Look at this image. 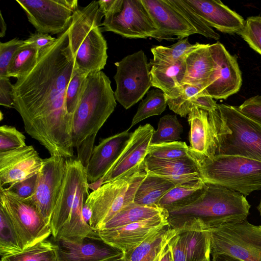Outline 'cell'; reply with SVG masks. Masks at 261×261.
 Returning <instances> with one entry per match:
<instances>
[{
    "mask_svg": "<svg viewBox=\"0 0 261 261\" xmlns=\"http://www.w3.org/2000/svg\"><path fill=\"white\" fill-rule=\"evenodd\" d=\"M74 62L68 28L40 51L35 66L13 85V108L27 133L50 156H74L72 116L67 110L66 92Z\"/></svg>",
    "mask_w": 261,
    "mask_h": 261,
    "instance_id": "cell-1",
    "label": "cell"
},
{
    "mask_svg": "<svg viewBox=\"0 0 261 261\" xmlns=\"http://www.w3.org/2000/svg\"><path fill=\"white\" fill-rule=\"evenodd\" d=\"M87 168L78 159H66L62 187L50 225L55 241L80 242L97 235L84 220L83 207L89 195Z\"/></svg>",
    "mask_w": 261,
    "mask_h": 261,
    "instance_id": "cell-2",
    "label": "cell"
},
{
    "mask_svg": "<svg viewBox=\"0 0 261 261\" xmlns=\"http://www.w3.org/2000/svg\"><path fill=\"white\" fill-rule=\"evenodd\" d=\"M207 112L213 138L211 156L237 155L261 162L260 124L228 105L217 104Z\"/></svg>",
    "mask_w": 261,
    "mask_h": 261,
    "instance_id": "cell-3",
    "label": "cell"
},
{
    "mask_svg": "<svg viewBox=\"0 0 261 261\" xmlns=\"http://www.w3.org/2000/svg\"><path fill=\"white\" fill-rule=\"evenodd\" d=\"M103 16L97 1H93L75 11L68 28L74 69L87 74L102 71L107 64L108 45L101 28Z\"/></svg>",
    "mask_w": 261,
    "mask_h": 261,
    "instance_id": "cell-4",
    "label": "cell"
},
{
    "mask_svg": "<svg viewBox=\"0 0 261 261\" xmlns=\"http://www.w3.org/2000/svg\"><path fill=\"white\" fill-rule=\"evenodd\" d=\"M250 208L246 197L240 193L204 182L203 192L195 202L167 212L169 223L195 218L210 229L246 219Z\"/></svg>",
    "mask_w": 261,
    "mask_h": 261,
    "instance_id": "cell-5",
    "label": "cell"
},
{
    "mask_svg": "<svg viewBox=\"0 0 261 261\" xmlns=\"http://www.w3.org/2000/svg\"><path fill=\"white\" fill-rule=\"evenodd\" d=\"M109 77L102 71L89 73L78 106L72 115V143L78 147L96 135L116 107Z\"/></svg>",
    "mask_w": 261,
    "mask_h": 261,
    "instance_id": "cell-6",
    "label": "cell"
},
{
    "mask_svg": "<svg viewBox=\"0 0 261 261\" xmlns=\"http://www.w3.org/2000/svg\"><path fill=\"white\" fill-rule=\"evenodd\" d=\"M205 183L223 186L247 196L261 190V162L237 155H215L198 161Z\"/></svg>",
    "mask_w": 261,
    "mask_h": 261,
    "instance_id": "cell-7",
    "label": "cell"
},
{
    "mask_svg": "<svg viewBox=\"0 0 261 261\" xmlns=\"http://www.w3.org/2000/svg\"><path fill=\"white\" fill-rule=\"evenodd\" d=\"M146 174L144 166L131 176L105 183L89 193L85 203L92 210L89 225L93 230H101L106 223L133 202L136 192Z\"/></svg>",
    "mask_w": 261,
    "mask_h": 261,
    "instance_id": "cell-8",
    "label": "cell"
},
{
    "mask_svg": "<svg viewBox=\"0 0 261 261\" xmlns=\"http://www.w3.org/2000/svg\"><path fill=\"white\" fill-rule=\"evenodd\" d=\"M209 230L212 255L225 253L244 261H261V225L245 219Z\"/></svg>",
    "mask_w": 261,
    "mask_h": 261,
    "instance_id": "cell-9",
    "label": "cell"
},
{
    "mask_svg": "<svg viewBox=\"0 0 261 261\" xmlns=\"http://www.w3.org/2000/svg\"><path fill=\"white\" fill-rule=\"evenodd\" d=\"M0 205L10 217L23 250L51 234L50 224L29 198L0 187Z\"/></svg>",
    "mask_w": 261,
    "mask_h": 261,
    "instance_id": "cell-10",
    "label": "cell"
},
{
    "mask_svg": "<svg viewBox=\"0 0 261 261\" xmlns=\"http://www.w3.org/2000/svg\"><path fill=\"white\" fill-rule=\"evenodd\" d=\"M116 101L128 109L140 101L152 86L147 58L140 50L115 63Z\"/></svg>",
    "mask_w": 261,
    "mask_h": 261,
    "instance_id": "cell-11",
    "label": "cell"
},
{
    "mask_svg": "<svg viewBox=\"0 0 261 261\" xmlns=\"http://www.w3.org/2000/svg\"><path fill=\"white\" fill-rule=\"evenodd\" d=\"M38 33L58 35L69 28L77 0H16Z\"/></svg>",
    "mask_w": 261,
    "mask_h": 261,
    "instance_id": "cell-12",
    "label": "cell"
},
{
    "mask_svg": "<svg viewBox=\"0 0 261 261\" xmlns=\"http://www.w3.org/2000/svg\"><path fill=\"white\" fill-rule=\"evenodd\" d=\"M103 31L130 39L151 37L162 41L158 29L141 0H124L121 11L104 19Z\"/></svg>",
    "mask_w": 261,
    "mask_h": 261,
    "instance_id": "cell-13",
    "label": "cell"
},
{
    "mask_svg": "<svg viewBox=\"0 0 261 261\" xmlns=\"http://www.w3.org/2000/svg\"><path fill=\"white\" fill-rule=\"evenodd\" d=\"M214 70L204 93L215 99H226L237 93L242 84V73L237 58L220 42L210 44Z\"/></svg>",
    "mask_w": 261,
    "mask_h": 261,
    "instance_id": "cell-14",
    "label": "cell"
},
{
    "mask_svg": "<svg viewBox=\"0 0 261 261\" xmlns=\"http://www.w3.org/2000/svg\"><path fill=\"white\" fill-rule=\"evenodd\" d=\"M65 165L66 159L63 157L50 156L43 159L34 193L28 198L49 224L63 184Z\"/></svg>",
    "mask_w": 261,
    "mask_h": 261,
    "instance_id": "cell-15",
    "label": "cell"
},
{
    "mask_svg": "<svg viewBox=\"0 0 261 261\" xmlns=\"http://www.w3.org/2000/svg\"><path fill=\"white\" fill-rule=\"evenodd\" d=\"M154 130L151 124L147 123L140 125L132 133L122 152L102 177L103 184L131 176L144 167Z\"/></svg>",
    "mask_w": 261,
    "mask_h": 261,
    "instance_id": "cell-16",
    "label": "cell"
},
{
    "mask_svg": "<svg viewBox=\"0 0 261 261\" xmlns=\"http://www.w3.org/2000/svg\"><path fill=\"white\" fill-rule=\"evenodd\" d=\"M169 225L168 214L166 212L143 221L97 231L105 243L125 253Z\"/></svg>",
    "mask_w": 261,
    "mask_h": 261,
    "instance_id": "cell-17",
    "label": "cell"
},
{
    "mask_svg": "<svg viewBox=\"0 0 261 261\" xmlns=\"http://www.w3.org/2000/svg\"><path fill=\"white\" fill-rule=\"evenodd\" d=\"M43 163L33 146L0 152V187L13 185L38 173Z\"/></svg>",
    "mask_w": 261,
    "mask_h": 261,
    "instance_id": "cell-18",
    "label": "cell"
},
{
    "mask_svg": "<svg viewBox=\"0 0 261 261\" xmlns=\"http://www.w3.org/2000/svg\"><path fill=\"white\" fill-rule=\"evenodd\" d=\"M158 29L161 40L179 39L197 34L194 28L168 0H141Z\"/></svg>",
    "mask_w": 261,
    "mask_h": 261,
    "instance_id": "cell-19",
    "label": "cell"
},
{
    "mask_svg": "<svg viewBox=\"0 0 261 261\" xmlns=\"http://www.w3.org/2000/svg\"><path fill=\"white\" fill-rule=\"evenodd\" d=\"M54 243L57 248L58 261H105L123 254L105 243L98 234L77 242L59 240Z\"/></svg>",
    "mask_w": 261,
    "mask_h": 261,
    "instance_id": "cell-20",
    "label": "cell"
},
{
    "mask_svg": "<svg viewBox=\"0 0 261 261\" xmlns=\"http://www.w3.org/2000/svg\"><path fill=\"white\" fill-rule=\"evenodd\" d=\"M211 28L229 34L240 35L245 20L220 1L184 0Z\"/></svg>",
    "mask_w": 261,
    "mask_h": 261,
    "instance_id": "cell-21",
    "label": "cell"
},
{
    "mask_svg": "<svg viewBox=\"0 0 261 261\" xmlns=\"http://www.w3.org/2000/svg\"><path fill=\"white\" fill-rule=\"evenodd\" d=\"M128 130L102 139L94 146L87 167L89 183L103 177L122 152L129 139Z\"/></svg>",
    "mask_w": 261,
    "mask_h": 261,
    "instance_id": "cell-22",
    "label": "cell"
},
{
    "mask_svg": "<svg viewBox=\"0 0 261 261\" xmlns=\"http://www.w3.org/2000/svg\"><path fill=\"white\" fill-rule=\"evenodd\" d=\"M144 166L147 172L164 178L175 186L202 179L197 158L166 160L147 155Z\"/></svg>",
    "mask_w": 261,
    "mask_h": 261,
    "instance_id": "cell-23",
    "label": "cell"
},
{
    "mask_svg": "<svg viewBox=\"0 0 261 261\" xmlns=\"http://www.w3.org/2000/svg\"><path fill=\"white\" fill-rule=\"evenodd\" d=\"M184 238L187 261H201L210 257L211 240L208 227L198 218H192L169 223Z\"/></svg>",
    "mask_w": 261,
    "mask_h": 261,
    "instance_id": "cell-24",
    "label": "cell"
},
{
    "mask_svg": "<svg viewBox=\"0 0 261 261\" xmlns=\"http://www.w3.org/2000/svg\"><path fill=\"white\" fill-rule=\"evenodd\" d=\"M152 86L161 90L166 99L175 98L183 91L182 82L186 73L185 60L174 63L154 60L148 63Z\"/></svg>",
    "mask_w": 261,
    "mask_h": 261,
    "instance_id": "cell-25",
    "label": "cell"
},
{
    "mask_svg": "<svg viewBox=\"0 0 261 261\" xmlns=\"http://www.w3.org/2000/svg\"><path fill=\"white\" fill-rule=\"evenodd\" d=\"M188 116V121L190 125V149L198 161L210 157L213 138L208 112L195 107Z\"/></svg>",
    "mask_w": 261,
    "mask_h": 261,
    "instance_id": "cell-26",
    "label": "cell"
},
{
    "mask_svg": "<svg viewBox=\"0 0 261 261\" xmlns=\"http://www.w3.org/2000/svg\"><path fill=\"white\" fill-rule=\"evenodd\" d=\"M186 73L182 85L201 87L203 90L214 70L210 44L203 45L188 54L185 59Z\"/></svg>",
    "mask_w": 261,
    "mask_h": 261,
    "instance_id": "cell-27",
    "label": "cell"
},
{
    "mask_svg": "<svg viewBox=\"0 0 261 261\" xmlns=\"http://www.w3.org/2000/svg\"><path fill=\"white\" fill-rule=\"evenodd\" d=\"M177 232V229L169 224L134 249L123 253L124 261H155Z\"/></svg>",
    "mask_w": 261,
    "mask_h": 261,
    "instance_id": "cell-28",
    "label": "cell"
},
{
    "mask_svg": "<svg viewBox=\"0 0 261 261\" xmlns=\"http://www.w3.org/2000/svg\"><path fill=\"white\" fill-rule=\"evenodd\" d=\"M204 184L201 179L176 185L163 197L159 206L169 212L187 206L201 195Z\"/></svg>",
    "mask_w": 261,
    "mask_h": 261,
    "instance_id": "cell-29",
    "label": "cell"
},
{
    "mask_svg": "<svg viewBox=\"0 0 261 261\" xmlns=\"http://www.w3.org/2000/svg\"><path fill=\"white\" fill-rule=\"evenodd\" d=\"M175 186L164 178L147 172L136 192L133 202L141 205L159 206L161 199Z\"/></svg>",
    "mask_w": 261,
    "mask_h": 261,
    "instance_id": "cell-30",
    "label": "cell"
},
{
    "mask_svg": "<svg viewBox=\"0 0 261 261\" xmlns=\"http://www.w3.org/2000/svg\"><path fill=\"white\" fill-rule=\"evenodd\" d=\"M166 212L159 206L141 205L132 202L106 223L101 230L116 228L143 221Z\"/></svg>",
    "mask_w": 261,
    "mask_h": 261,
    "instance_id": "cell-31",
    "label": "cell"
},
{
    "mask_svg": "<svg viewBox=\"0 0 261 261\" xmlns=\"http://www.w3.org/2000/svg\"><path fill=\"white\" fill-rule=\"evenodd\" d=\"M40 53L34 47L24 43L15 53L8 68L7 77L17 79L26 74L35 66Z\"/></svg>",
    "mask_w": 261,
    "mask_h": 261,
    "instance_id": "cell-32",
    "label": "cell"
},
{
    "mask_svg": "<svg viewBox=\"0 0 261 261\" xmlns=\"http://www.w3.org/2000/svg\"><path fill=\"white\" fill-rule=\"evenodd\" d=\"M1 261H58L57 248L55 243L44 240L20 253L2 257Z\"/></svg>",
    "mask_w": 261,
    "mask_h": 261,
    "instance_id": "cell-33",
    "label": "cell"
},
{
    "mask_svg": "<svg viewBox=\"0 0 261 261\" xmlns=\"http://www.w3.org/2000/svg\"><path fill=\"white\" fill-rule=\"evenodd\" d=\"M202 45L203 44L198 42L191 44L189 42L188 37H187L179 39L177 42L170 46H153L151 48V52L154 60L174 63L178 61L185 60L188 54Z\"/></svg>",
    "mask_w": 261,
    "mask_h": 261,
    "instance_id": "cell-34",
    "label": "cell"
},
{
    "mask_svg": "<svg viewBox=\"0 0 261 261\" xmlns=\"http://www.w3.org/2000/svg\"><path fill=\"white\" fill-rule=\"evenodd\" d=\"M23 250L10 217L0 205V254L2 257L17 254Z\"/></svg>",
    "mask_w": 261,
    "mask_h": 261,
    "instance_id": "cell-35",
    "label": "cell"
},
{
    "mask_svg": "<svg viewBox=\"0 0 261 261\" xmlns=\"http://www.w3.org/2000/svg\"><path fill=\"white\" fill-rule=\"evenodd\" d=\"M167 106L164 92L156 88L148 91L139 104L128 130L137 123L151 116L161 115Z\"/></svg>",
    "mask_w": 261,
    "mask_h": 261,
    "instance_id": "cell-36",
    "label": "cell"
},
{
    "mask_svg": "<svg viewBox=\"0 0 261 261\" xmlns=\"http://www.w3.org/2000/svg\"><path fill=\"white\" fill-rule=\"evenodd\" d=\"M203 94V89L200 86L184 85L180 96L166 99L167 106L176 114L186 117L193 108H197L198 98Z\"/></svg>",
    "mask_w": 261,
    "mask_h": 261,
    "instance_id": "cell-37",
    "label": "cell"
},
{
    "mask_svg": "<svg viewBox=\"0 0 261 261\" xmlns=\"http://www.w3.org/2000/svg\"><path fill=\"white\" fill-rule=\"evenodd\" d=\"M147 155L166 160L197 158L185 142L177 141L150 145Z\"/></svg>",
    "mask_w": 261,
    "mask_h": 261,
    "instance_id": "cell-38",
    "label": "cell"
},
{
    "mask_svg": "<svg viewBox=\"0 0 261 261\" xmlns=\"http://www.w3.org/2000/svg\"><path fill=\"white\" fill-rule=\"evenodd\" d=\"M182 125L176 115L167 114L161 117L158 127L151 138L150 145L176 141L180 139Z\"/></svg>",
    "mask_w": 261,
    "mask_h": 261,
    "instance_id": "cell-39",
    "label": "cell"
},
{
    "mask_svg": "<svg viewBox=\"0 0 261 261\" xmlns=\"http://www.w3.org/2000/svg\"><path fill=\"white\" fill-rule=\"evenodd\" d=\"M169 3L194 28L197 34L218 40L220 37L194 12L184 0H168Z\"/></svg>",
    "mask_w": 261,
    "mask_h": 261,
    "instance_id": "cell-40",
    "label": "cell"
},
{
    "mask_svg": "<svg viewBox=\"0 0 261 261\" xmlns=\"http://www.w3.org/2000/svg\"><path fill=\"white\" fill-rule=\"evenodd\" d=\"M88 75L74 69L66 92V108L71 116L78 106Z\"/></svg>",
    "mask_w": 261,
    "mask_h": 261,
    "instance_id": "cell-41",
    "label": "cell"
},
{
    "mask_svg": "<svg viewBox=\"0 0 261 261\" xmlns=\"http://www.w3.org/2000/svg\"><path fill=\"white\" fill-rule=\"evenodd\" d=\"M239 35L251 48L261 55V16L248 17Z\"/></svg>",
    "mask_w": 261,
    "mask_h": 261,
    "instance_id": "cell-42",
    "label": "cell"
},
{
    "mask_svg": "<svg viewBox=\"0 0 261 261\" xmlns=\"http://www.w3.org/2000/svg\"><path fill=\"white\" fill-rule=\"evenodd\" d=\"M26 146L24 135L15 127L3 125L0 127V152Z\"/></svg>",
    "mask_w": 261,
    "mask_h": 261,
    "instance_id": "cell-43",
    "label": "cell"
},
{
    "mask_svg": "<svg viewBox=\"0 0 261 261\" xmlns=\"http://www.w3.org/2000/svg\"><path fill=\"white\" fill-rule=\"evenodd\" d=\"M24 44V40L15 38L0 43V77H7V70L17 49Z\"/></svg>",
    "mask_w": 261,
    "mask_h": 261,
    "instance_id": "cell-44",
    "label": "cell"
},
{
    "mask_svg": "<svg viewBox=\"0 0 261 261\" xmlns=\"http://www.w3.org/2000/svg\"><path fill=\"white\" fill-rule=\"evenodd\" d=\"M237 108L242 114L261 124V95L247 99Z\"/></svg>",
    "mask_w": 261,
    "mask_h": 261,
    "instance_id": "cell-45",
    "label": "cell"
},
{
    "mask_svg": "<svg viewBox=\"0 0 261 261\" xmlns=\"http://www.w3.org/2000/svg\"><path fill=\"white\" fill-rule=\"evenodd\" d=\"M37 174L5 188L20 197L23 198H29L31 197L34 193L37 178Z\"/></svg>",
    "mask_w": 261,
    "mask_h": 261,
    "instance_id": "cell-46",
    "label": "cell"
},
{
    "mask_svg": "<svg viewBox=\"0 0 261 261\" xmlns=\"http://www.w3.org/2000/svg\"><path fill=\"white\" fill-rule=\"evenodd\" d=\"M56 38L49 34L35 33L24 40V43L30 45L38 49L40 51L50 46L56 41Z\"/></svg>",
    "mask_w": 261,
    "mask_h": 261,
    "instance_id": "cell-47",
    "label": "cell"
},
{
    "mask_svg": "<svg viewBox=\"0 0 261 261\" xmlns=\"http://www.w3.org/2000/svg\"><path fill=\"white\" fill-rule=\"evenodd\" d=\"M0 104L8 108H13V85L9 77H0Z\"/></svg>",
    "mask_w": 261,
    "mask_h": 261,
    "instance_id": "cell-48",
    "label": "cell"
},
{
    "mask_svg": "<svg viewBox=\"0 0 261 261\" xmlns=\"http://www.w3.org/2000/svg\"><path fill=\"white\" fill-rule=\"evenodd\" d=\"M124 0H100L98 4L104 19L110 18L119 13L123 6Z\"/></svg>",
    "mask_w": 261,
    "mask_h": 261,
    "instance_id": "cell-49",
    "label": "cell"
},
{
    "mask_svg": "<svg viewBox=\"0 0 261 261\" xmlns=\"http://www.w3.org/2000/svg\"><path fill=\"white\" fill-rule=\"evenodd\" d=\"M172 252L173 261H187L185 241L177 232L169 242Z\"/></svg>",
    "mask_w": 261,
    "mask_h": 261,
    "instance_id": "cell-50",
    "label": "cell"
},
{
    "mask_svg": "<svg viewBox=\"0 0 261 261\" xmlns=\"http://www.w3.org/2000/svg\"><path fill=\"white\" fill-rule=\"evenodd\" d=\"M96 135H94L85 140L77 147V158L86 168L89 163L92 152L94 148V143Z\"/></svg>",
    "mask_w": 261,
    "mask_h": 261,
    "instance_id": "cell-51",
    "label": "cell"
},
{
    "mask_svg": "<svg viewBox=\"0 0 261 261\" xmlns=\"http://www.w3.org/2000/svg\"><path fill=\"white\" fill-rule=\"evenodd\" d=\"M212 261H244L225 253H219L212 255Z\"/></svg>",
    "mask_w": 261,
    "mask_h": 261,
    "instance_id": "cell-52",
    "label": "cell"
},
{
    "mask_svg": "<svg viewBox=\"0 0 261 261\" xmlns=\"http://www.w3.org/2000/svg\"><path fill=\"white\" fill-rule=\"evenodd\" d=\"M172 249L168 243L163 251L160 261H172Z\"/></svg>",
    "mask_w": 261,
    "mask_h": 261,
    "instance_id": "cell-53",
    "label": "cell"
},
{
    "mask_svg": "<svg viewBox=\"0 0 261 261\" xmlns=\"http://www.w3.org/2000/svg\"><path fill=\"white\" fill-rule=\"evenodd\" d=\"M82 213L85 221L89 224V222L92 216V210L91 208L85 203L83 205Z\"/></svg>",
    "mask_w": 261,
    "mask_h": 261,
    "instance_id": "cell-54",
    "label": "cell"
},
{
    "mask_svg": "<svg viewBox=\"0 0 261 261\" xmlns=\"http://www.w3.org/2000/svg\"><path fill=\"white\" fill-rule=\"evenodd\" d=\"M0 12V37L3 38L6 34L7 24L3 17L2 12Z\"/></svg>",
    "mask_w": 261,
    "mask_h": 261,
    "instance_id": "cell-55",
    "label": "cell"
},
{
    "mask_svg": "<svg viewBox=\"0 0 261 261\" xmlns=\"http://www.w3.org/2000/svg\"><path fill=\"white\" fill-rule=\"evenodd\" d=\"M103 178L101 177L94 182L89 183V189H91L93 191H95L103 185Z\"/></svg>",
    "mask_w": 261,
    "mask_h": 261,
    "instance_id": "cell-56",
    "label": "cell"
},
{
    "mask_svg": "<svg viewBox=\"0 0 261 261\" xmlns=\"http://www.w3.org/2000/svg\"><path fill=\"white\" fill-rule=\"evenodd\" d=\"M105 261H124L123 254L119 257Z\"/></svg>",
    "mask_w": 261,
    "mask_h": 261,
    "instance_id": "cell-57",
    "label": "cell"
},
{
    "mask_svg": "<svg viewBox=\"0 0 261 261\" xmlns=\"http://www.w3.org/2000/svg\"><path fill=\"white\" fill-rule=\"evenodd\" d=\"M257 208L260 214V215L261 216V197L259 203L258 205L257 206Z\"/></svg>",
    "mask_w": 261,
    "mask_h": 261,
    "instance_id": "cell-58",
    "label": "cell"
},
{
    "mask_svg": "<svg viewBox=\"0 0 261 261\" xmlns=\"http://www.w3.org/2000/svg\"><path fill=\"white\" fill-rule=\"evenodd\" d=\"M165 249V248H164ZM164 249L162 250V251L160 253V254L158 256L157 258H156L155 260V261H160L161 258V256H162V255L163 254V251L164 250Z\"/></svg>",
    "mask_w": 261,
    "mask_h": 261,
    "instance_id": "cell-59",
    "label": "cell"
},
{
    "mask_svg": "<svg viewBox=\"0 0 261 261\" xmlns=\"http://www.w3.org/2000/svg\"><path fill=\"white\" fill-rule=\"evenodd\" d=\"M201 261H211L210 260V257L206 258H205V259H203V260H202Z\"/></svg>",
    "mask_w": 261,
    "mask_h": 261,
    "instance_id": "cell-60",
    "label": "cell"
},
{
    "mask_svg": "<svg viewBox=\"0 0 261 261\" xmlns=\"http://www.w3.org/2000/svg\"><path fill=\"white\" fill-rule=\"evenodd\" d=\"M172 261H173V260H172Z\"/></svg>",
    "mask_w": 261,
    "mask_h": 261,
    "instance_id": "cell-61",
    "label": "cell"
}]
</instances>
